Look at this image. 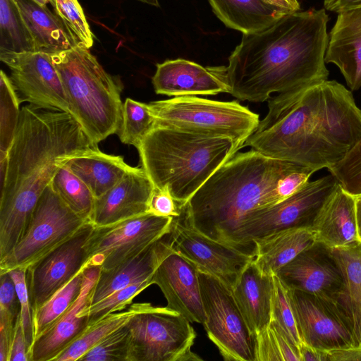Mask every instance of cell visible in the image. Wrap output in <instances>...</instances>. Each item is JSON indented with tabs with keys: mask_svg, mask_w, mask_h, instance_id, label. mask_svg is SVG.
<instances>
[{
	"mask_svg": "<svg viewBox=\"0 0 361 361\" xmlns=\"http://www.w3.org/2000/svg\"><path fill=\"white\" fill-rule=\"evenodd\" d=\"M182 209L172 197L168 189L154 187L149 199L147 213L160 216L176 217Z\"/></svg>",
	"mask_w": 361,
	"mask_h": 361,
	"instance_id": "ee69618b",
	"label": "cell"
},
{
	"mask_svg": "<svg viewBox=\"0 0 361 361\" xmlns=\"http://www.w3.org/2000/svg\"><path fill=\"white\" fill-rule=\"evenodd\" d=\"M338 183L331 173L304 186L284 200L257 209L244 221L238 236L241 252L255 257L254 240L273 233L298 227H312L321 209Z\"/></svg>",
	"mask_w": 361,
	"mask_h": 361,
	"instance_id": "30bf717a",
	"label": "cell"
},
{
	"mask_svg": "<svg viewBox=\"0 0 361 361\" xmlns=\"http://www.w3.org/2000/svg\"><path fill=\"white\" fill-rule=\"evenodd\" d=\"M325 8L288 13L266 29L243 34L226 67L229 94L262 102L282 93L328 80L329 41Z\"/></svg>",
	"mask_w": 361,
	"mask_h": 361,
	"instance_id": "7a4b0ae2",
	"label": "cell"
},
{
	"mask_svg": "<svg viewBox=\"0 0 361 361\" xmlns=\"http://www.w3.org/2000/svg\"><path fill=\"white\" fill-rule=\"evenodd\" d=\"M326 63H334L351 91L361 88V7L338 13L329 34Z\"/></svg>",
	"mask_w": 361,
	"mask_h": 361,
	"instance_id": "7402d4cb",
	"label": "cell"
},
{
	"mask_svg": "<svg viewBox=\"0 0 361 361\" xmlns=\"http://www.w3.org/2000/svg\"><path fill=\"white\" fill-rule=\"evenodd\" d=\"M0 361H8L20 303L9 272L0 273Z\"/></svg>",
	"mask_w": 361,
	"mask_h": 361,
	"instance_id": "836d02e7",
	"label": "cell"
},
{
	"mask_svg": "<svg viewBox=\"0 0 361 361\" xmlns=\"http://www.w3.org/2000/svg\"><path fill=\"white\" fill-rule=\"evenodd\" d=\"M166 301V307L179 312L190 323L204 324L199 270L173 248L162 259L152 276Z\"/></svg>",
	"mask_w": 361,
	"mask_h": 361,
	"instance_id": "ac0fdd59",
	"label": "cell"
},
{
	"mask_svg": "<svg viewBox=\"0 0 361 361\" xmlns=\"http://www.w3.org/2000/svg\"><path fill=\"white\" fill-rule=\"evenodd\" d=\"M255 361H283L274 331L268 327L255 336Z\"/></svg>",
	"mask_w": 361,
	"mask_h": 361,
	"instance_id": "f6af8a7d",
	"label": "cell"
},
{
	"mask_svg": "<svg viewBox=\"0 0 361 361\" xmlns=\"http://www.w3.org/2000/svg\"><path fill=\"white\" fill-rule=\"evenodd\" d=\"M152 279V276L135 282L86 307L83 311L88 315L89 326L130 305L137 295L153 284Z\"/></svg>",
	"mask_w": 361,
	"mask_h": 361,
	"instance_id": "60d3db41",
	"label": "cell"
},
{
	"mask_svg": "<svg viewBox=\"0 0 361 361\" xmlns=\"http://www.w3.org/2000/svg\"><path fill=\"white\" fill-rule=\"evenodd\" d=\"M26 270L15 269L9 272L16 286L20 303V320L25 338L30 350L34 341L33 319L26 283Z\"/></svg>",
	"mask_w": 361,
	"mask_h": 361,
	"instance_id": "7bdbcfd3",
	"label": "cell"
},
{
	"mask_svg": "<svg viewBox=\"0 0 361 361\" xmlns=\"http://www.w3.org/2000/svg\"><path fill=\"white\" fill-rule=\"evenodd\" d=\"M315 242L316 234L312 227L281 230L254 240L253 260L263 273L276 274Z\"/></svg>",
	"mask_w": 361,
	"mask_h": 361,
	"instance_id": "484cf974",
	"label": "cell"
},
{
	"mask_svg": "<svg viewBox=\"0 0 361 361\" xmlns=\"http://www.w3.org/2000/svg\"><path fill=\"white\" fill-rule=\"evenodd\" d=\"M332 251L344 278L342 305L351 322L355 345L361 347V241Z\"/></svg>",
	"mask_w": 361,
	"mask_h": 361,
	"instance_id": "f546056e",
	"label": "cell"
},
{
	"mask_svg": "<svg viewBox=\"0 0 361 361\" xmlns=\"http://www.w3.org/2000/svg\"><path fill=\"white\" fill-rule=\"evenodd\" d=\"M87 221L62 200L50 183L39 197L23 237L0 261V273L27 269L70 239Z\"/></svg>",
	"mask_w": 361,
	"mask_h": 361,
	"instance_id": "9c48e42d",
	"label": "cell"
},
{
	"mask_svg": "<svg viewBox=\"0 0 361 361\" xmlns=\"http://www.w3.org/2000/svg\"><path fill=\"white\" fill-rule=\"evenodd\" d=\"M8 361H29V349L20 319L16 328Z\"/></svg>",
	"mask_w": 361,
	"mask_h": 361,
	"instance_id": "bcb514c9",
	"label": "cell"
},
{
	"mask_svg": "<svg viewBox=\"0 0 361 361\" xmlns=\"http://www.w3.org/2000/svg\"><path fill=\"white\" fill-rule=\"evenodd\" d=\"M130 331L129 361H197L191 350L196 337L190 322L179 312L150 303H137L127 322Z\"/></svg>",
	"mask_w": 361,
	"mask_h": 361,
	"instance_id": "ba28073f",
	"label": "cell"
},
{
	"mask_svg": "<svg viewBox=\"0 0 361 361\" xmlns=\"http://www.w3.org/2000/svg\"><path fill=\"white\" fill-rule=\"evenodd\" d=\"M273 275L263 273L252 260L232 289L235 300L255 336L266 329L271 320Z\"/></svg>",
	"mask_w": 361,
	"mask_h": 361,
	"instance_id": "d4e9b609",
	"label": "cell"
},
{
	"mask_svg": "<svg viewBox=\"0 0 361 361\" xmlns=\"http://www.w3.org/2000/svg\"><path fill=\"white\" fill-rule=\"evenodd\" d=\"M93 228V224L87 221L70 239L27 269L26 283L32 317L59 290L85 269V245Z\"/></svg>",
	"mask_w": 361,
	"mask_h": 361,
	"instance_id": "9a60e30c",
	"label": "cell"
},
{
	"mask_svg": "<svg viewBox=\"0 0 361 361\" xmlns=\"http://www.w3.org/2000/svg\"><path fill=\"white\" fill-rule=\"evenodd\" d=\"M173 217L150 213L114 224L94 226L86 243L85 267L111 269L137 255L171 231Z\"/></svg>",
	"mask_w": 361,
	"mask_h": 361,
	"instance_id": "7c38bea8",
	"label": "cell"
},
{
	"mask_svg": "<svg viewBox=\"0 0 361 361\" xmlns=\"http://www.w3.org/2000/svg\"><path fill=\"white\" fill-rule=\"evenodd\" d=\"M172 242L170 231L134 257L111 269L101 270L91 293L90 305L135 282L152 277L173 249Z\"/></svg>",
	"mask_w": 361,
	"mask_h": 361,
	"instance_id": "603a6c76",
	"label": "cell"
},
{
	"mask_svg": "<svg viewBox=\"0 0 361 361\" xmlns=\"http://www.w3.org/2000/svg\"><path fill=\"white\" fill-rule=\"evenodd\" d=\"M338 184L356 197L361 194V138L333 167L328 169Z\"/></svg>",
	"mask_w": 361,
	"mask_h": 361,
	"instance_id": "b9f144b4",
	"label": "cell"
},
{
	"mask_svg": "<svg viewBox=\"0 0 361 361\" xmlns=\"http://www.w3.org/2000/svg\"><path fill=\"white\" fill-rule=\"evenodd\" d=\"M271 4L283 8L289 12L300 10V0H266Z\"/></svg>",
	"mask_w": 361,
	"mask_h": 361,
	"instance_id": "f907efd6",
	"label": "cell"
},
{
	"mask_svg": "<svg viewBox=\"0 0 361 361\" xmlns=\"http://www.w3.org/2000/svg\"><path fill=\"white\" fill-rule=\"evenodd\" d=\"M154 190L141 167H135L109 191L95 198L90 221L104 226L147 213Z\"/></svg>",
	"mask_w": 361,
	"mask_h": 361,
	"instance_id": "44dd1931",
	"label": "cell"
},
{
	"mask_svg": "<svg viewBox=\"0 0 361 361\" xmlns=\"http://www.w3.org/2000/svg\"><path fill=\"white\" fill-rule=\"evenodd\" d=\"M20 102L70 113L69 104L51 54L40 51L1 52Z\"/></svg>",
	"mask_w": 361,
	"mask_h": 361,
	"instance_id": "2e32d148",
	"label": "cell"
},
{
	"mask_svg": "<svg viewBox=\"0 0 361 361\" xmlns=\"http://www.w3.org/2000/svg\"><path fill=\"white\" fill-rule=\"evenodd\" d=\"M156 126L232 139L242 149L259 123L257 114L237 101L180 96L148 104Z\"/></svg>",
	"mask_w": 361,
	"mask_h": 361,
	"instance_id": "52a82bcc",
	"label": "cell"
},
{
	"mask_svg": "<svg viewBox=\"0 0 361 361\" xmlns=\"http://www.w3.org/2000/svg\"><path fill=\"white\" fill-rule=\"evenodd\" d=\"M32 37L35 51L51 55L78 45L56 13L34 0H15Z\"/></svg>",
	"mask_w": 361,
	"mask_h": 361,
	"instance_id": "f1b7e54d",
	"label": "cell"
},
{
	"mask_svg": "<svg viewBox=\"0 0 361 361\" xmlns=\"http://www.w3.org/2000/svg\"><path fill=\"white\" fill-rule=\"evenodd\" d=\"M154 91L166 96L216 95L228 93L226 67H204L183 59L157 64L152 78Z\"/></svg>",
	"mask_w": 361,
	"mask_h": 361,
	"instance_id": "d6986e66",
	"label": "cell"
},
{
	"mask_svg": "<svg viewBox=\"0 0 361 361\" xmlns=\"http://www.w3.org/2000/svg\"><path fill=\"white\" fill-rule=\"evenodd\" d=\"M327 361H361V347L329 350Z\"/></svg>",
	"mask_w": 361,
	"mask_h": 361,
	"instance_id": "7dc6e473",
	"label": "cell"
},
{
	"mask_svg": "<svg viewBox=\"0 0 361 361\" xmlns=\"http://www.w3.org/2000/svg\"><path fill=\"white\" fill-rule=\"evenodd\" d=\"M99 267L85 268L81 292L71 307L35 339L29 350V361H55L89 327L84 310L90 305L92 288L99 277Z\"/></svg>",
	"mask_w": 361,
	"mask_h": 361,
	"instance_id": "ffe728a7",
	"label": "cell"
},
{
	"mask_svg": "<svg viewBox=\"0 0 361 361\" xmlns=\"http://www.w3.org/2000/svg\"><path fill=\"white\" fill-rule=\"evenodd\" d=\"M290 291L302 343L326 351L356 347L350 319L339 302L298 290Z\"/></svg>",
	"mask_w": 361,
	"mask_h": 361,
	"instance_id": "4fadbf2b",
	"label": "cell"
},
{
	"mask_svg": "<svg viewBox=\"0 0 361 361\" xmlns=\"http://www.w3.org/2000/svg\"><path fill=\"white\" fill-rule=\"evenodd\" d=\"M276 274L292 290L332 299L342 305L345 292L342 270L332 249L322 243L315 242Z\"/></svg>",
	"mask_w": 361,
	"mask_h": 361,
	"instance_id": "e0dca14e",
	"label": "cell"
},
{
	"mask_svg": "<svg viewBox=\"0 0 361 361\" xmlns=\"http://www.w3.org/2000/svg\"><path fill=\"white\" fill-rule=\"evenodd\" d=\"M173 248L192 262L199 271L210 274L231 290L240 274L254 257L214 240L194 228L183 212L173 217Z\"/></svg>",
	"mask_w": 361,
	"mask_h": 361,
	"instance_id": "5bb4252c",
	"label": "cell"
},
{
	"mask_svg": "<svg viewBox=\"0 0 361 361\" xmlns=\"http://www.w3.org/2000/svg\"><path fill=\"white\" fill-rule=\"evenodd\" d=\"M98 148L75 118L32 104L20 109L0 178V261L23 237L37 202L56 172L70 158Z\"/></svg>",
	"mask_w": 361,
	"mask_h": 361,
	"instance_id": "3957f363",
	"label": "cell"
},
{
	"mask_svg": "<svg viewBox=\"0 0 361 361\" xmlns=\"http://www.w3.org/2000/svg\"><path fill=\"white\" fill-rule=\"evenodd\" d=\"M136 312L137 303L131 305L127 311L110 314L89 326L87 330L59 355L55 361L79 360L106 336L126 324Z\"/></svg>",
	"mask_w": 361,
	"mask_h": 361,
	"instance_id": "1f68e13d",
	"label": "cell"
},
{
	"mask_svg": "<svg viewBox=\"0 0 361 361\" xmlns=\"http://www.w3.org/2000/svg\"><path fill=\"white\" fill-rule=\"evenodd\" d=\"M51 185L62 200L78 215L90 221L95 197L85 184L66 165L59 167Z\"/></svg>",
	"mask_w": 361,
	"mask_h": 361,
	"instance_id": "e575fe53",
	"label": "cell"
},
{
	"mask_svg": "<svg viewBox=\"0 0 361 361\" xmlns=\"http://www.w3.org/2000/svg\"><path fill=\"white\" fill-rule=\"evenodd\" d=\"M271 319L275 320L299 348L302 343L295 312L291 300L290 289L276 275H273Z\"/></svg>",
	"mask_w": 361,
	"mask_h": 361,
	"instance_id": "74e56055",
	"label": "cell"
},
{
	"mask_svg": "<svg viewBox=\"0 0 361 361\" xmlns=\"http://www.w3.org/2000/svg\"><path fill=\"white\" fill-rule=\"evenodd\" d=\"M55 13L75 42L87 49L94 43V35L78 0H54Z\"/></svg>",
	"mask_w": 361,
	"mask_h": 361,
	"instance_id": "f35d334b",
	"label": "cell"
},
{
	"mask_svg": "<svg viewBox=\"0 0 361 361\" xmlns=\"http://www.w3.org/2000/svg\"><path fill=\"white\" fill-rule=\"evenodd\" d=\"M302 166L251 149L235 153L192 196L182 212L209 238L239 249L238 236L253 212L279 203L277 187Z\"/></svg>",
	"mask_w": 361,
	"mask_h": 361,
	"instance_id": "277c9868",
	"label": "cell"
},
{
	"mask_svg": "<svg viewBox=\"0 0 361 361\" xmlns=\"http://www.w3.org/2000/svg\"><path fill=\"white\" fill-rule=\"evenodd\" d=\"M355 206L358 233L361 238V194L355 197Z\"/></svg>",
	"mask_w": 361,
	"mask_h": 361,
	"instance_id": "816d5d0a",
	"label": "cell"
},
{
	"mask_svg": "<svg viewBox=\"0 0 361 361\" xmlns=\"http://www.w3.org/2000/svg\"><path fill=\"white\" fill-rule=\"evenodd\" d=\"M21 103L11 78L0 73V154H5L11 147L19 121Z\"/></svg>",
	"mask_w": 361,
	"mask_h": 361,
	"instance_id": "8d00e7d4",
	"label": "cell"
},
{
	"mask_svg": "<svg viewBox=\"0 0 361 361\" xmlns=\"http://www.w3.org/2000/svg\"><path fill=\"white\" fill-rule=\"evenodd\" d=\"M64 164L85 183L95 198L109 191L135 168L122 157L105 154L99 148L78 154Z\"/></svg>",
	"mask_w": 361,
	"mask_h": 361,
	"instance_id": "4316f807",
	"label": "cell"
},
{
	"mask_svg": "<svg viewBox=\"0 0 361 361\" xmlns=\"http://www.w3.org/2000/svg\"><path fill=\"white\" fill-rule=\"evenodd\" d=\"M155 127V119L148 104L127 98L123 104L121 141L137 148L144 137Z\"/></svg>",
	"mask_w": 361,
	"mask_h": 361,
	"instance_id": "d590c367",
	"label": "cell"
},
{
	"mask_svg": "<svg viewBox=\"0 0 361 361\" xmlns=\"http://www.w3.org/2000/svg\"><path fill=\"white\" fill-rule=\"evenodd\" d=\"M154 188H166L182 209L204 182L239 149L231 138L154 127L137 147Z\"/></svg>",
	"mask_w": 361,
	"mask_h": 361,
	"instance_id": "5b68a950",
	"label": "cell"
},
{
	"mask_svg": "<svg viewBox=\"0 0 361 361\" xmlns=\"http://www.w3.org/2000/svg\"><path fill=\"white\" fill-rule=\"evenodd\" d=\"M324 6L327 11L339 13L361 7V0H324Z\"/></svg>",
	"mask_w": 361,
	"mask_h": 361,
	"instance_id": "681fc988",
	"label": "cell"
},
{
	"mask_svg": "<svg viewBox=\"0 0 361 361\" xmlns=\"http://www.w3.org/2000/svg\"><path fill=\"white\" fill-rule=\"evenodd\" d=\"M300 361H327V351L302 343L299 346Z\"/></svg>",
	"mask_w": 361,
	"mask_h": 361,
	"instance_id": "c3c4849f",
	"label": "cell"
},
{
	"mask_svg": "<svg viewBox=\"0 0 361 361\" xmlns=\"http://www.w3.org/2000/svg\"><path fill=\"white\" fill-rule=\"evenodd\" d=\"M35 51L32 37L15 0H0V53Z\"/></svg>",
	"mask_w": 361,
	"mask_h": 361,
	"instance_id": "4dcf8cb0",
	"label": "cell"
},
{
	"mask_svg": "<svg viewBox=\"0 0 361 361\" xmlns=\"http://www.w3.org/2000/svg\"><path fill=\"white\" fill-rule=\"evenodd\" d=\"M214 13L227 27L243 34L269 27L291 13L266 0H208Z\"/></svg>",
	"mask_w": 361,
	"mask_h": 361,
	"instance_id": "83f0119b",
	"label": "cell"
},
{
	"mask_svg": "<svg viewBox=\"0 0 361 361\" xmlns=\"http://www.w3.org/2000/svg\"><path fill=\"white\" fill-rule=\"evenodd\" d=\"M84 270L80 271L33 315L34 341L50 328L77 300L82 286Z\"/></svg>",
	"mask_w": 361,
	"mask_h": 361,
	"instance_id": "d6a6232c",
	"label": "cell"
},
{
	"mask_svg": "<svg viewBox=\"0 0 361 361\" xmlns=\"http://www.w3.org/2000/svg\"><path fill=\"white\" fill-rule=\"evenodd\" d=\"M34 1L41 5H43V6H47V4H51L53 6L54 4V0H34Z\"/></svg>",
	"mask_w": 361,
	"mask_h": 361,
	"instance_id": "db71d44e",
	"label": "cell"
},
{
	"mask_svg": "<svg viewBox=\"0 0 361 361\" xmlns=\"http://www.w3.org/2000/svg\"><path fill=\"white\" fill-rule=\"evenodd\" d=\"M70 113L96 145L117 133L123 104L118 80L108 73L88 49L76 45L51 55Z\"/></svg>",
	"mask_w": 361,
	"mask_h": 361,
	"instance_id": "8992f818",
	"label": "cell"
},
{
	"mask_svg": "<svg viewBox=\"0 0 361 361\" xmlns=\"http://www.w3.org/2000/svg\"><path fill=\"white\" fill-rule=\"evenodd\" d=\"M312 228L317 242L331 249L360 242L355 197L338 184L317 216Z\"/></svg>",
	"mask_w": 361,
	"mask_h": 361,
	"instance_id": "cb8c5ba5",
	"label": "cell"
},
{
	"mask_svg": "<svg viewBox=\"0 0 361 361\" xmlns=\"http://www.w3.org/2000/svg\"><path fill=\"white\" fill-rule=\"evenodd\" d=\"M137 1L144 3V4H148V5H150V6H155V7L159 6V3L158 0H137Z\"/></svg>",
	"mask_w": 361,
	"mask_h": 361,
	"instance_id": "f5cc1de1",
	"label": "cell"
},
{
	"mask_svg": "<svg viewBox=\"0 0 361 361\" xmlns=\"http://www.w3.org/2000/svg\"><path fill=\"white\" fill-rule=\"evenodd\" d=\"M130 331L127 323L113 331L79 361H129Z\"/></svg>",
	"mask_w": 361,
	"mask_h": 361,
	"instance_id": "ab89813d",
	"label": "cell"
},
{
	"mask_svg": "<svg viewBox=\"0 0 361 361\" xmlns=\"http://www.w3.org/2000/svg\"><path fill=\"white\" fill-rule=\"evenodd\" d=\"M360 137L352 91L326 80L270 97L268 113L243 147L316 172L336 165Z\"/></svg>",
	"mask_w": 361,
	"mask_h": 361,
	"instance_id": "6da1fadb",
	"label": "cell"
},
{
	"mask_svg": "<svg viewBox=\"0 0 361 361\" xmlns=\"http://www.w3.org/2000/svg\"><path fill=\"white\" fill-rule=\"evenodd\" d=\"M199 277L209 338L226 361H255V336L232 290L210 274L199 271Z\"/></svg>",
	"mask_w": 361,
	"mask_h": 361,
	"instance_id": "8fae6325",
	"label": "cell"
}]
</instances>
